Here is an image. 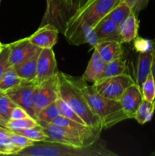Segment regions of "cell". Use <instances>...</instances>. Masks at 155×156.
I'll return each instance as SVG.
<instances>
[{
	"instance_id": "7c38bea8",
	"label": "cell",
	"mask_w": 155,
	"mask_h": 156,
	"mask_svg": "<svg viewBox=\"0 0 155 156\" xmlns=\"http://www.w3.org/2000/svg\"><path fill=\"white\" fill-rule=\"evenodd\" d=\"M143 101L141 88L135 82L129 85L122 94L119 102L128 118H135L137 110Z\"/></svg>"
},
{
	"instance_id": "7bdbcfd3",
	"label": "cell",
	"mask_w": 155,
	"mask_h": 156,
	"mask_svg": "<svg viewBox=\"0 0 155 156\" xmlns=\"http://www.w3.org/2000/svg\"><path fill=\"white\" fill-rule=\"evenodd\" d=\"M151 155H153V156H155V152H152V153H151Z\"/></svg>"
},
{
	"instance_id": "b9f144b4",
	"label": "cell",
	"mask_w": 155,
	"mask_h": 156,
	"mask_svg": "<svg viewBox=\"0 0 155 156\" xmlns=\"http://www.w3.org/2000/svg\"><path fill=\"white\" fill-rule=\"evenodd\" d=\"M2 46H3V44H2L1 42H0V50H1V49H2Z\"/></svg>"
},
{
	"instance_id": "4316f807",
	"label": "cell",
	"mask_w": 155,
	"mask_h": 156,
	"mask_svg": "<svg viewBox=\"0 0 155 156\" xmlns=\"http://www.w3.org/2000/svg\"><path fill=\"white\" fill-rule=\"evenodd\" d=\"M15 133L21 134L34 142H46L48 139L46 133L40 125L36 127L19 129L15 131Z\"/></svg>"
},
{
	"instance_id": "d6a6232c",
	"label": "cell",
	"mask_w": 155,
	"mask_h": 156,
	"mask_svg": "<svg viewBox=\"0 0 155 156\" xmlns=\"http://www.w3.org/2000/svg\"><path fill=\"white\" fill-rule=\"evenodd\" d=\"M9 138L16 146L21 148L22 149L27 147V146H32L35 143V142L30 139L27 138V137L24 136L21 134L18 133L14 132V131H12L10 136H9Z\"/></svg>"
},
{
	"instance_id": "2e32d148",
	"label": "cell",
	"mask_w": 155,
	"mask_h": 156,
	"mask_svg": "<svg viewBox=\"0 0 155 156\" xmlns=\"http://www.w3.org/2000/svg\"><path fill=\"white\" fill-rule=\"evenodd\" d=\"M106 62H104L98 52L94 49L91 58L88 62V66L81 76L87 82H91L94 84L100 78Z\"/></svg>"
},
{
	"instance_id": "ffe728a7",
	"label": "cell",
	"mask_w": 155,
	"mask_h": 156,
	"mask_svg": "<svg viewBox=\"0 0 155 156\" xmlns=\"http://www.w3.org/2000/svg\"><path fill=\"white\" fill-rule=\"evenodd\" d=\"M38 54L18 65L13 66L15 73L22 80L36 81V60Z\"/></svg>"
},
{
	"instance_id": "f6af8a7d",
	"label": "cell",
	"mask_w": 155,
	"mask_h": 156,
	"mask_svg": "<svg viewBox=\"0 0 155 156\" xmlns=\"http://www.w3.org/2000/svg\"><path fill=\"white\" fill-rule=\"evenodd\" d=\"M154 105H155V101H154Z\"/></svg>"
},
{
	"instance_id": "ac0fdd59",
	"label": "cell",
	"mask_w": 155,
	"mask_h": 156,
	"mask_svg": "<svg viewBox=\"0 0 155 156\" xmlns=\"http://www.w3.org/2000/svg\"><path fill=\"white\" fill-rule=\"evenodd\" d=\"M138 23L137 15L132 12L120 25H119L121 42L130 43L138 37Z\"/></svg>"
},
{
	"instance_id": "5bb4252c",
	"label": "cell",
	"mask_w": 155,
	"mask_h": 156,
	"mask_svg": "<svg viewBox=\"0 0 155 156\" xmlns=\"http://www.w3.org/2000/svg\"><path fill=\"white\" fill-rule=\"evenodd\" d=\"M94 28L99 41H115L121 42L119 25L106 16L102 18Z\"/></svg>"
},
{
	"instance_id": "8992f818",
	"label": "cell",
	"mask_w": 155,
	"mask_h": 156,
	"mask_svg": "<svg viewBox=\"0 0 155 156\" xmlns=\"http://www.w3.org/2000/svg\"><path fill=\"white\" fill-rule=\"evenodd\" d=\"M134 82L130 76L124 73L98 80L93 85L97 92L102 96L119 101L125 90Z\"/></svg>"
},
{
	"instance_id": "9a60e30c",
	"label": "cell",
	"mask_w": 155,
	"mask_h": 156,
	"mask_svg": "<svg viewBox=\"0 0 155 156\" xmlns=\"http://www.w3.org/2000/svg\"><path fill=\"white\" fill-rule=\"evenodd\" d=\"M105 62L122 58L123 54L122 43L115 41H100L94 47Z\"/></svg>"
},
{
	"instance_id": "d4e9b609",
	"label": "cell",
	"mask_w": 155,
	"mask_h": 156,
	"mask_svg": "<svg viewBox=\"0 0 155 156\" xmlns=\"http://www.w3.org/2000/svg\"><path fill=\"white\" fill-rule=\"evenodd\" d=\"M39 125V123L36 119L33 118L32 117H29L20 120H9L6 125V128L15 132L19 129L36 127Z\"/></svg>"
},
{
	"instance_id": "30bf717a",
	"label": "cell",
	"mask_w": 155,
	"mask_h": 156,
	"mask_svg": "<svg viewBox=\"0 0 155 156\" xmlns=\"http://www.w3.org/2000/svg\"><path fill=\"white\" fill-rule=\"evenodd\" d=\"M59 73L55 53L53 48L41 49L36 60V77L37 83L56 76Z\"/></svg>"
},
{
	"instance_id": "8fae6325",
	"label": "cell",
	"mask_w": 155,
	"mask_h": 156,
	"mask_svg": "<svg viewBox=\"0 0 155 156\" xmlns=\"http://www.w3.org/2000/svg\"><path fill=\"white\" fill-rule=\"evenodd\" d=\"M9 62L12 66L36 56L41 50L40 48L33 45L28 37L18 40L9 44Z\"/></svg>"
},
{
	"instance_id": "9c48e42d",
	"label": "cell",
	"mask_w": 155,
	"mask_h": 156,
	"mask_svg": "<svg viewBox=\"0 0 155 156\" xmlns=\"http://www.w3.org/2000/svg\"><path fill=\"white\" fill-rule=\"evenodd\" d=\"M65 38L70 44L75 46L88 44L94 47L100 41L94 27L85 22L79 23L63 30Z\"/></svg>"
},
{
	"instance_id": "7a4b0ae2",
	"label": "cell",
	"mask_w": 155,
	"mask_h": 156,
	"mask_svg": "<svg viewBox=\"0 0 155 156\" xmlns=\"http://www.w3.org/2000/svg\"><path fill=\"white\" fill-rule=\"evenodd\" d=\"M68 80L84 97L92 112L99 117L103 129H109L117 123L127 120L121 105L99 94L94 85H89L82 77H75L65 73Z\"/></svg>"
},
{
	"instance_id": "60d3db41",
	"label": "cell",
	"mask_w": 155,
	"mask_h": 156,
	"mask_svg": "<svg viewBox=\"0 0 155 156\" xmlns=\"http://www.w3.org/2000/svg\"><path fill=\"white\" fill-rule=\"evenodd\" d=\"M88 1V0H82V5H81V8L83 7L85 3H86Z\"/></svg>"
},
{
	"instance_id": "e575fe53",
	"label": "cell",
	"mask_w": 155,
	"mask_h": 156,
	"mask_svg": "<svg viewBox=\"0 0 155 156\" xmlns=\"http://www.w3.org/2000/svg\"><path fill=\"white\" fill-rule=\"evenodd\" d=\"M134 41H135V48L136 49L138 53L141 52H145L147 50L153 48V43L147 39H144L141 37H137Z\"/></svg>"
},
{
	"instance_id": "52a82bcc",
	"label": "cell",
	"mask_w": 155,
	"mask_h": 156,
	"mask_svg": "<svg viewBox=\"0 0 155 156\" xmlns=\"http://www.w3.org/2000/svg\"><path fill=\"white\" fill-rule=\"evenodd\" d=\"M59 76L37 83L33 91V105L36 114L43 108L54 103L59 98L58 94Z\"/></svg>"
},
{
	"instance_id": "7402d4cb",
	"label": "cell",
	"mask_w": 155,
	"mask_h": 156,
	"mask_svg": "<svg viewBox=\"0 0 155 156\" xmlns=\"http://www.w3.org/2000/svg\"><path fill=\"white\" fill-rule=\"evenodd\" d=\"M132 13V9L128 5L124 2H118L106 15V17L120 25Z\"/></svg>"
},
{
	"instance_id": "44dd1931",
	"label": "cell",
	"mask_w": 155,
	"mask_h": 156,
	"mask_svg": "<svg viewBox=\"0 0 155 156\" xmlns=\"http://www.w3.org/2000/svg\"><path fill=\"white\" fill-rule=\"evenodd\" d=\"M126 61L122 58L110 61L109 62H106L103 72H102L98 80L124 74V73H126Z\"/></svg>"
},
{
	"instance_id": "3957f363",
	"label": "cell",
	"mask_w": 155,
	"mask_h": 156,
	"mask_svg": "<svg viewBox=\"0 0 155 156\" xmlns=\"http://www.w3.org/2000/svg\"><path fill=\"white\" fill-rule=\"evenodd\" d=\"M21 156H117L103 142H96L88 146H74L54 142H35L21 149Z\"/></svg>"
},
{
	"instance_id": "484cf974",
	"label": "cell",
	"mask_w": 155,
	"mask_h": 156,
	"mask_svg": "<svg viewBox=\"0 0 155 156\" xmlns=\"http://www.w3.org/2000/svg\"><path fill=\"white\" fill-rule=\"evenodd\" d=\"M59 108L56 102L50 104L46 108H43L36 114V120L43 121L46 123H52L58 116H59Z\"/></svg>"
},
{
	"instance_id": "603a6c76",
	"label": "cell",
	"mask_w": 155,
	"mask_h": 156,
	"mask_svg": "<svg viewBox=\"0 0 155 156\" xmlns=\"http://www.w3.org/2000/svg\"><path fill=\"white\" fill-rule=\"evenodd\" d=\"M22 79L15 73L12 66L7 69L0 79V91H6L19 85Z\"/></svg>"
},
{
	"instance_id": "836d02e7",
	"label": "cell",
	"mask_w": 155,
	"mask_h": 156,
	"mask_svg": "<svg viewBox=\"0 0 155 156\" xmlns=\"http://www.w3.org/2000/svg\"><path fill=\"white\" fill-rule=\"evenodd\" d=\"M149 0H119L118 2H124L130 7L132 12L138 15L141 10L145 9Z\"/></svg>"
},
{
	"instance_id": "5b68a950",
	"label": "cell",
	"mask_w": 155,
	"mask_h": 156,
	"mask_svg": "<svg viewBox=\"0 0 155 156\" xmlns=\"http://www.w3.org/2000/svg\"><path fill=\"white\" fill-rule=\"evenodd\" d=\"M119 0H94L78 11L64 26V30L81 22L94 27L100 20L110 12Z\"/></svg>"
},
{
	"instance_id": "ee69618b",
	"label": "cell",
	"mask_w": 155,
	"mask_h": 156,
	"mask_svg": "<svg viewBox=\"0 0 155 156\" xmlns=\"http://www.w3.org/2000/svg\"><path fill=\"white\" fill-rule=\"evenodd\" d=\"M1 2H2V0H0V4H1Z\"/></svg>"
},
{
	"instance_id": "ab89813d",
	"label": "cell",
	"mask_w": 155,
	"mask_h": 156,
	"mask_svg": "<svg viewBox=\"0 0 155 156\" xmlns=\"http://www.w3.org/2000/svg\"><path fill=\"white\" fill-rule=\"evenodd\" d=\"M94 0H88V1L86 3H85L84 5L82 8H84V6H86V5H89L90 3H91V2H94ZM82 8H81V9H82Z\"/></svg>"
},
{
	"instance_id": "4dcf8cb0",
	"label": "cell",
	"mask_w": 155,
	"mask_h": 156,
	"mask_svg": "<svg viewBox=\"0 0 155 156\" xmlns=\"http://www.w3.org/2000/svg\"><path fill=\"white\" fill-rule=\"evenodd\" d=\"M21 149H22L16 146L9 137L0 140V155H16Z\"/></svg>"
},
{
	"instance_id": "e0dca14e",
	"label": "cell",
	"mask_w": 155,
	"mask_h": 156,
	"mask_svg": "<svg viewBox=\"0 0 155 156\" xmlns=\"http://www.w3.org/2000/svg\"><path fill=\"white\" fill-rule=\"evenodd\" d=\"M153 58V48L145 52L139 53L136 72V82L141 88L143 82L145 81L150 73L152 61Z\"/></svg>"
},
{
	"instance_id": "277c9868",
	"label": "cell",
	"mask_w": 155,
	"mask_h": 156,
	"mask_svg": "<svg viewBox=\"0 0 155 156\" xmlns=\"http://www.w3.org/2000/svg\"><path fill=\"white\" fill-rule=\"evenodd\" d=\"M59 97L64 101L81 118L86 125L103 130L100 120L90 108L86 99L79 92L78 90L68 80L65 73L59 71Z\"/></svg>"
},
{
	"instance_id": "d590c367",
	"label": "cell",
	"mask_w": 155,
	"mask_h": 156,
	"mask_svg": "<svg viewBox=\"0 0 155 156\" xmlns=\"http://www.w3.org/2000/svg\"><path fill=\"white\" fill-rule=\"evenodd\" d=\"M29 117H30V116L29 115L28 113L25 110L17 105L12 111L10 120H20V119H24Z\"/></svg>"
},
{
	"instance_id": "1f68e13d",
	"label": "cell",
	"mask_w": 155,
	"mask_h": 156,
	"mask_svg": "<svg viewBox=\"0 0 155 156\" xmlns=\"http://www.w3.org/2000/svg\"><path fill=\"white\" fill-rule=\"evenodd\" d=\"M9 62V45L3 44L0 50V79L2 76L3 73L5 72L9 67H10Z\"/></svg>"
},
{
	"instance_id": "f546056e",
	"label": "cell",
	"mask_w": 155,
	"mask_h": 156,
	"mask_svg": "<svg viewBox=\"0 0 155 156\" xmlns=\"http://www.w3.org/2000/svg\"><path fill=\"white\" fill-rule=\"evenodd\" d=\"M16 106L5 92L0 91V112L6 120H10L12 111Z\"/></svg>"
},
{
	"instance_id": "cb8c5ba5",
	"label": "cell",
	"mask_w": 155,
	"mask_h": 156,
	"mask_svg": "<svg viewBox=\"0 0 155 156\" xmlns=\"http://www.w3.org/2000/svg\"><path fill=\"white\" fill-rule=\"evenodd\" d=\"M154 110V101H148L143 99L139 108L137 110L134 119H135L137 122L139 123L140 124H144L145 123L151 120Z\"/></svg>"
},
{
	"instance_id": "f35d334b",
	"label": "cell",
	"mask_w": 155,
	"mask_h": 156,
	"mask_svg": "<svg viewBox=\"0 0 155 156\" xmlns=\"http://www.w3.org/2000/svg\"><path fill=\"white\" fill-rule=\"evenodd\" d=\"M8 121H9V120H6V119L3 117V115L2 114V113L0 112V125L2 126H5V127H6V125H7Z\"/></svg>"
},
{
	"instance_id": "8d00e7d4",
	"label": "cell",
	"mask_w": 155,
	"mask_h": 156,
	"mask_svg": "<svg viewBox=\"0 0 155 156\" xmlns=\"http://www.w3.org/2000/svg\"><path fill=\"white\" fill-rule=\"evenodd\" d=\"M11 133H12V130H11V129H8V128L0 125V140H2V139L9 137Z\"/></svg>"
},
{
	"instance_id": "ba28073f",
	"label": "cell",
	"mask_w": 155,
	"mask_h": 156,
	"mask_svg": "<svg viewBox=\"0 0 155 156\" xmlns=\"http://www.w3.org/2000/svg\"><path fill=\"white\" fill-rule=\"evenodd\" d=\"M36 81L22 80L19 85L4 91L16 105L25 110L29 115L36 120L33 105V96L36 85Z\"/></svg>"
},
{
	"instance_id": "d6986e66",
	"label": "cell",
	"mask_w": 155,
	"mask_h": 156,
	"mask_svg": "<svg viewBox=\"0 0 155 156\" xmlns=\"http://www.w3.org/2000/svg\"><path fill=\"white\" fill-rule=\"evenodd\" d=\"M82 0H57L56 7L59 18L62 21L63 27L67 21L81 9Z\"/></svg>"
},
{
	"instance_id": "4fadbf2b",
	"label": "cell",
	"mask_w": 155,
	"mask_h": 156,
	"mask_svg": "<svg viewBox=\"0 0 155 156\" xmlns=\"http://www.w3.org/2000/svg\"><path fill=\"white\" fill-rule=\"evenodd\" d=\"M59 29L53 24H46L30 37L29 40L33 45L40 49L53 48L58 41Z\"/></svg>"
},
{
	"instance_id": "74e56055",
	"label": "cell",
	"mask_w": 155,
	"mask_h": 156,
	"mask_svg": "<svg viewBox=\"0 0 155 156\" xmlns=\"http://www.w3.org/2000/svg\"><path fill=\"white\" fill-rule=\"evenodd\" d=\"M153 43V61H152V65H151V69H150V73H151L153 79L155 82V42Z\"/></svg>"
},
{
	"instance_id": "83f0119b",
	"label": "cell",
	"mask_w": 155,
	"mask_h": 156,
	"mask_svg": "<svg viewBox=\"0 0 155 156\" xmlns=\"http://www.w3.org/2000/svg\"><path fill=\"white\" fill-rule=\"evenodd\" d=\"M56 105H57L58 108H59V114L62 117H65V118H68L69 120H74V121L78 122V123H80L81 124H85L86 123L83 121L81 118L62 99H61L60 98H58V99L56 100Z\"/></svg>"
},
{
	"instance_id": "f1b7e54d",
	"label": "cell",
	"mask_w": 155,
	"mask_h": 156,
	"mask_svg": "<svg viewBox=\"0 0 155 156\" xmlns=\"http://www.w3.org/2000/svg\"><path fill=\"white\" fill-rule=\"evenodd\" d=\"M141 93H142L143 99L148 101H155V82L153 79L151 73L148 75L141 86Z\"/></svg>"
},
{
	"instance_id": "6da1fadb",
	"label": "cell",
	"mask_w": 155,
	"mask_h": 156,
	"mask_svg": "<svg viewBox=\"0 0 155 156\" xmlns=\"http://www.w3.org/2000/svg\"><path fill=\"white\" fill-rule=\"evenodd\" d=\"M46 133V142L88 146L100 140L102 130L59 115L52 123L37 121Z\"/></svg>"
}]
</instances>
